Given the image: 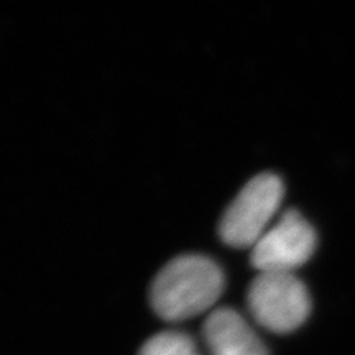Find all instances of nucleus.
I'll return each mask as SVG.
<instances>
[{
    "instance_id": "obj_6",
    "label": "nucleus",
    "mask_w": 355,
    "mask_h": 355,
    "mask_svg": "<svg viewBox=\"0 0 355 355\" xmlns=\"http://www.w3.org/2000/svg\"><path fill=\"white\" fill-rule=\"evenodd\" d=\"M139 355H201L194 339L181 331H163L141 345Z\"/></svg>"
},
{
    "instance_id": "obj_5",
    "label": "nucleus",
    "mask_w": 355,
    "mask_h": 355,
    "mask_svg": "<svg viewBox=\"0 0 355 355\" xmlns=\"http://www.w3.org/2000/svg\"><path fill=\"white\" fill-rule=\"evenodd\" d=\"M202 337L209 355H268L254 327L230 308L211 311L204 321Z\"/></svg>"
},
{
    "instance_id": "obj_1",
    "label": "nucleus",
    "mask_w": 355,
    "mask_h": 355,
    "mask_svg": "<svg viewBox=\"0 0 355 355\" xmlns=\"http://www.w3.org/2000/svg\"><path fill=\"white\" fill-rule=\"evenodd\" d=\"M222 291L220 266L209 257L186 254L159 270L150 288V303L162 319L181 322L209 311Z\"/></svg>"
},
{
    "instance_id": "obj_4",
    "label": "nucleus",
    "mask_w": 355,
    "mask_h": 355,
    "mask_svg": "<svg viewBox=\"0 0 355 355\" xmlns=\"http://www.w3.org/2000/svg\"><path fill=\"white\" fill-rule=\"evenodd\" d=\"M318 245L316 230L296 209L286 211L252 247V265L259 273H293Z\"/></svg>"
},
{
    "instance_id": "obj_2",
    "label": "nucleus",
    "mask_w": 355,
    "mask_h": 355,
    "mask_svg": "<svg viewBox=\"0 0 355 355\" xmlns=\"http://www.w3.org/2000/svg\"><path fill=\"white\" fill-rule=\"evenodd\" d=\"M285 196V186L273 173L257 175L235 196L219 222L222 242L234 248L254 247L270 227Z\"/></svg>"
},
{
    "instance_id": "obj_3",
    "label": "nucleus",
    "mask_w": 355,
    "mask_h": 355,
    "mask_svg": "<svg viewBox=\"0 0 355 355\" xmlns=\"http://www.w3.org/2000/svg\"><path fill=\"white\" fill-rule=\"evenodd\" d=\"M248 311L263 329L288 334L311 314L308 288L295 273H259L247 293Z\"/></svg>"
}]
</instances>
